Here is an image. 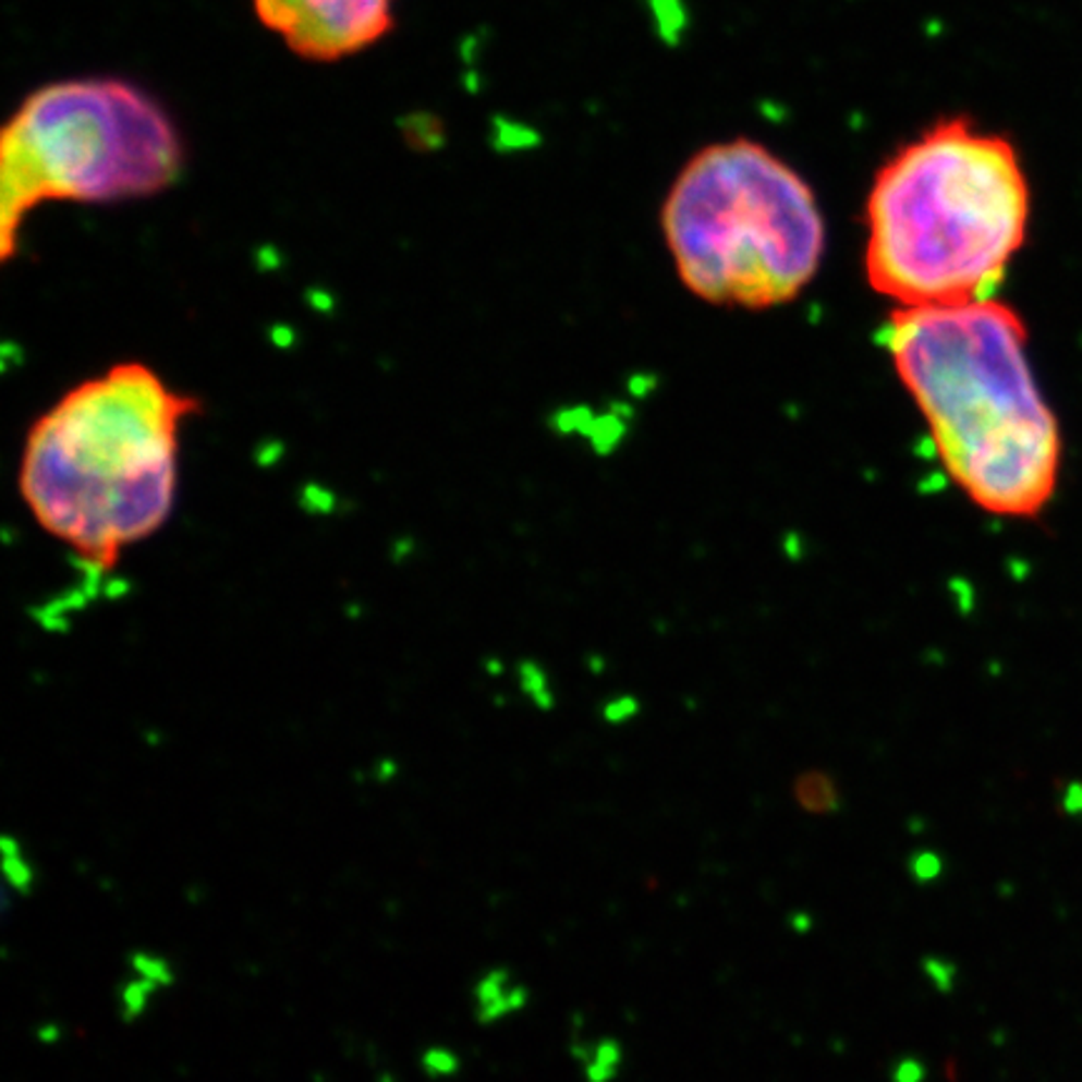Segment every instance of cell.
Masks as SVG:
<instances>
[{
  "mask_svg": "<svg viewBox=\"0 0 1082 1082\" xmlns=\"http://www.w3.org/2000/svg\"><path fill=\"white\" fill-rule=\"evenodd\" d=\"M636 715H640V704H636L632 697L615 700L611 704H607V709H604V717H607V721H611V725H622V721L632 719Z\"/></svg>",
  "mask_w": 1082,
  "mask_h": 1082,
  "instance_id": "cell-12",
  "label": "cell"
},
{
  "mask_svg": "<svg viewBox=\"0 0 1082 1082\" xmlns=\"http://www.w3.org/2000/svg\"><path fill=\"white\" fill-rule=\"evenodd\" d=\"M679 281L717 306H782L815 279L825 218L815 191L782 156L750 138L700 148L661 206Z\"/></svg>",
  "mask_w": 1082,
  "mask_h": 1082,
  "instance_id": "cell-4",
  "label": "cell"
},
{
  "mask_svg": "<svg viewBox=\"0 0 1082 1082\" xmlns=\"http://www.w3.org/2000/svg\"><path fill=\"white\" fill-rule=\"evenodd\" d=\"M885 347L947 476L977 509L1035 519L1060 484L1062 434L1005 301L892 308Z\"/></svg>",
  "mask_w": 1082,
  "mask_h": 1082,
  "instance_id": "cell-1",
  "label": "cell"
},
{
  "mask_svg": "<svg viewBox=\"0 0 1082 1082\" xmlns=\"http://www.w3.org/2000/svg\"><path fill=\"white\" fill-rule=\"evenodd\" d=\"M397 0H254V11L293 53L339 61L389 33Z\"/></svg>",
  "mask_w": 1082,
  "mask_h": 1082,
  "instance_id": "cell-6",
  "label": "cell"
},
{
  "mask_svg": "<svg viewBox=\"0 0 1082 1082\" xmlns=\"http://www.w3.org/2000/svg\"><path fill=\"white\" fill-rule=\"evenodd\" d=\"M890 1080L892 1082H925L927 1080V1065H925V1060H920L917 1055H902V1058H897L892 1062Z\"/></svg>",
  "mask_w": 1082,
  "mask_h": 1082,
  "instance_id": "cell-11",
  "label": "cell"
},
{
  "mask_svg": "<svg viewBox=\"0 0 1082 1082\" xmlns=\"http://www.w3.org/2000/svg\"><path fill=\"white\" fill-rule=\"evenodd\" d=\"M790 927L797 935H807L812 927H815V920H812L810 912H792L790 914Z\"/></svg>",
  "mask_w": 1082,
  "mask_h": 1082,
  "instance_id": "cell-13",
  "label": "cell"
},
{
  "mask_svg": "<svg viewBox=\"0 0 1082 1082\" xmlns=\"http://www.w3.org/2000/svg\"><path fill=\"white\" fill-rule=\"evenodd\" d=\"M1033 191L1018 148L964 116L879 166L865 204V276L895 308L995 296L1025 246Z\"/></svg>",
  "mask_w": 1082,
  "mask_h": 1082,
  "instance_id": "cell-2",
  "label": "cell"
},
{
  "mask_svg": "<svg viewBox=\"0 0 1082 1082\" xmlns=\"http://www.w3.org/2000/svg\"><path fill=\"white\" fill-rule=\"evenodd\" d=\"M794 800L804 812L812 815H837L842 810V792L840 785L827 771L812 769L797 777L794 782Z\"/></svg>",
  "mask_w": 1082,
  "mask_h": 1082,
  "instance_id": "cell-7",
  "label": "cell"
},
{
  "mask_svg": "<svg viewBox=\"0 0 1082 1082\" xmlns=\"http://www.w3.org/2000/svg\"><path fill=\"white\" fill-rule=\"evenodd\" d=\"M181 136L146 90L125 81L48 83L23 100L0 144L3 256L46 200L154 196L179 179Z\"/></svg>",
  "mask_w": 1082,
  "mask_h": 1082,
  "instance_id": "cell-5",
  "label": "cell"
},
{
  "mask_svg": "<svg viewBox=\"0 0 1082 1082\" xmlns=\"http://www.w3.org/2000/svg\"><path fill=\"white\" fill-rule=\"evenodd\" d=\"M908 875L917 885H933L945 875V860L935 850H914L908 858Z\"/></svg>",
  "mask_w": 1082,
  "mask_h": 1082,
  "instance_id": "cell-9",
  "label": "cell"
},
{
  "mask_svg": "<svg viewBox=\"0 0 1082 1082\" xmlns=\"http://www.w3.org/2000/svg\"><path fill=\"white\" fill-rule=\"evenodd\" d=\"M624 1047L615 1037H604L594 1045L592 1058L586 1060V1080L589 1082H611L622 1070Z\"/></svg>",
  "mask_w": 1082,
  "mask_h": 1082,
  "instance_id": "cell-8",
  "label": "cell"
},
{
  "mask_svg": "<svg viewBox=\"0 0 1082 1082\" xmlns=\"http://www.w3.org/2000/svg\"><path fill=\"white\" fill-rule=\"evenodd\" d=\"M920 968H922V975H925L929 983H933L937 993L950 995L955 985H958L960 970H958V964L950 962V960L935 958V955H925V958L920 960Z\"/></svg>",
  "mask_w": 1082,
  "mask_h": 1082,
  "instance_id": "cell-10",
  "label": "cell"
},
{
  "mask_svg": "<svg viewBox=\"0 0 1082 1082\" xmlns=\"http://www.w3.org/2000/svg\"><path fill=\"white\" fill-rule=\"evenodd\" d=\"M198 404L144 364L75 386L33 426L21 494L36 522L98 567L161 530L175 501L179 434Z\"/></svg>",
  "mask_w": 1082,
  "mask_h": 1082,
  "instance_id": "cell-3",
  "label": "cell"
}]
</instances>
